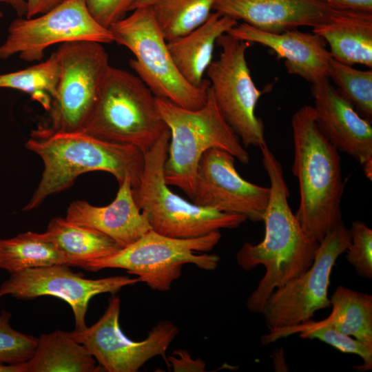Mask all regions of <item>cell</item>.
Masks as SVG:
<instances>
[{
    "mask_svg": "<svg viewBox=\"0 0 372 372\" xmlns=\"http://www.w3.org/2000/svg\"><path fill=\"white\" fill-rule=\"evenodd\" d=\"M65 218L104 234L121 248L152 230L136 203L129 178L118 185L116 197L109 205L99 207L86 200H74L69 205Z\"/></svg>",
    "mask_w": 372,
    "mask_h": 372,
    "instance_id": "19",
    "label": "cell"
},
{
    "mask_svg": "<svg viewBox=\"0 0 372 372\" xmlns=\"http://www.w3.org/2000/svg\"><path fill=\"white\" fill-rule=\"evenodd\" d=\"M304 339H317L344 353L359 355L364 364L357 366V370L367 371L372 369V349L353 338L329 327H319L299 333Z\"/></svg>",
    "mask_w": 372,
    "mask_h": 372,
    "instance_id": "31",
    "label": "cell"
},
{
    "mask_svg": "<svg viewBox=\"0 0 372 372\" xmlns=\"http://www.w3.org/2000/svg\"><path fill=\"white\" fill-rule=\"evenodd\" d=\"M139 282L138 278L123 276L88 279L74 273L67 265L28 269L12 274L0 287V298L12 295L28 300L42 296H52L65 301L71 307L75 330L87 327L85 316L90 300L96 295H112L124 287Z\"/></svg>",
    "mask_w": 372,
    "mask_h": 372,
    "instance_id": "14",
    "label": "cell"
},
{
    "mask_svg": "<svg viewBox=\"0 0 372 372\" xmlns=\"http://www.w3.org/2000/svg\"><path fill=\"white\" fill-rule=\"evenodd\" d=\"M220 231L192 238H176L150 230L130 245L105 257L87 262L83 268L96 271L106 268L123 269L136 275L139 282L159 291H167L182 274L185 264L214 271L220 257L208 254L219 242Z\"/></svg>",
    "mask_w": 372,
    "mask_h": 372,
    "instance_id": "8",
    "label": "cell"
},
{
    "mask_svg": "<svg viewBox=\"0 0 372 372\" xmlns=\"http://www.w3.org/2000/svg\"><path fill=\"white\" fill-rule=\"evenodd\" d=\"M351 242L344 253L346 260L356 273L364 278H372V230L364 223L355 220L349 228Z\"/></svg>",
    "mask_w": 372,
    "mask_h": 372,
    "instance_id": "30",
    "label": "cell"
},
{
    "mask_svg": "<svg viewBox=\"0 0 372 372\" xmlns=\"http://www.w3.org/2000/svg\"><path fill=\"white\" fill-rule=\"evenodd\" d=\"M350 242L349 229L342 222L320 242L311 266L272 292L260 313L269 331L305 322L317 311L331 307L328 297L331 273Z\"/></svg>",
    "mask_w": 372,
    "mask_h": 372,
    "instance_id": "12",
    "label": "cell"
},
{
    "mask_svg": "<svg viewBox=\"0 0 372 372\" xmlns=\"http://www.w3.org/2000/svg\"><path fill=\"white\" fill-rule=\"evenodd\" d=\"M332 311L320 321L309 320L294 326L269 331L260 337L266 345L297 333L319 327H329L353 336L372 349V296L352 289L338 286L329 298Z\"/></svg>",
    "mask_w": 372,
    "mask_h": 372,
    "instance_id": "20",
    "label": "cell"
},
{
    "mask_svg": "<svg viewBox=\"0 0 372 372\" xmlns=\"http://www.w3.org/2000/svg\"><path fill=\"white\" fill-rule=\"evenodd\" d=\"M337 90L354 107L358 113L371 123L372 70H360L331 59L327 70Z\"/></svg>",
    "mask_w": 372,
    "mask_h": 372,
    "instance_id": "28",
    "label": "cell"
},
{
    "mask_svg": "<svg viewBox=\"0 0 372 372\" xmlns=\"http://www.w3.org/2000/svg\"><path fill=\"white\" fill-rule=\"evenodd\" d=\"M57 51L44 61L23 70L1 74L0 87L25 92L47 111L55 97L60 77Z\"/></svg>",
    "mask_w": 372,
    "mask_h": 372,
    "instance_id": "27",
    "label": "cell"
},
{
    "mask_svg": "<svg viewBox=\"0 0 372 372\" xmlns=\"http://www.w3.org/2000/svg\"><path fill=\"white\" fill-rule=\"evenodd\" d=\"M0 79H1V74H0ZM1 88V87H0Z\"/></svg>",
    "mask_w": 372,
    "mask_h": 372,
    "instance_id": "39",
    "label": "cell"
},
{
    "mask_svg": "<svg viewBox=\"0 0 372 372\" xmlns=\"http://www.w3.org/2000/svg\"><path fill=\"white\" fill-rule=\"evenodd\" d=\"M60 264L66 265L60 252L43 233L29 231L10 238H0V268L10 275Z\"/></svg>",
    "mask_w": 372,
    "mask_h": 372,
    "instance_id": "25",
    "label": "cell"
},
{
    "mask_svg": "<svg viewBox=\"0 0 372 372\" xmlns=\"http://www.w3.org/2000/svg\"><path fill=\"white\" fill-rule=\"evenodd\" d=\"M260 149L270 189L262 221L265 234L258 244L243 243L236 258L238 265L247 271L260 265L265 267L264 276L246 302L250 312L260 314L276 289L299 277L311 266L320 243L303 230L292 212L282 164L267 143Z\"/></svg>",
    "mask_w": 372,
    "mask_h": 372,
    "instance_id": "1",
    "label": "cell"
},
{
    "mask_svg": "<svg viewBox=\"0 0 372 372\" xmlns=\"http://www.w3.org/2000/svg\"><path fill=\"white\" fill-rule=\"evenodd\" d=\"M311 92L315 120L320 132L339 152L358 162L366 177L371 180V123L358 113L328 78L312 83Z\"/></svg>",
    "mask_w": 372,
    "mask_h": 372,
    "instance_id": "16",
    "label": "cell"
},
{
    "mask_svg": "<svg viewBox=\"0 0 372 372\" xmlns=\"http://www.w3.org/2000/svg\"><path fill=\"white\" fill-rule=\"evenodd\" d=\"M156 103L170 132L164 165L168 185L177 187L192 199L199 161L211 149L225 150L242 164L249 163L247 149L223 116L210 86L206 103L197 110L157 97Z\"/></svg>",
    "mask_w": 372,
    "mask_h": 372,
    "instance_id": "4",
    "label": "cell"
},
{
    "mask_svg": "<svg viewBox=\"0 0 372 372\" xmlns=\"http://www.w3.org/2000/svg\"><path fill=\"white\" fill-rule=\"evenodd\" d=\"M227 33L240 40L271 49L278 58L285 60L289 74L298 75L311 84L328 78L327 70L332 57L326 48V41L320 35L297 29L278 33L267 32L243 22Z\"/></svg>",
    "mask_w": 372,
    "mask_h": 372,
    "instance_id": "18",
    "label": "cell"
},
{
    "mask_svg": "<svg viewBox=\"0 0 372 372\" xmlns=\"http://www.w3.org/2000/svg\"><path fill=\"white\" fill-rule=\"evenodd\" d=\"M0 372H23V363H20V364L0 363Z\"/></svg>",
    "mask_w": 372,
    "mask_h": 372,
    "instance_id": "37",
    "label": "cell"
},
{
    "mask_svg": "<svg viewBox=\"0 0 372 372\" xmlns=\"http://www.w3.org/2000/svg\"><path fill=\"white\" fill-rule=\"evenodd\" d=\"M44 165L40 181L23 211L37 208L50 196L69 188L81 174H112L118 185L126 178L133 191L140 185L144 153L136 147L106 141L83 132H52L40 127L25 143Z\"/></svg>",
    "mask_w": 372,
    "mask_h": 372,
    "instance_id": "2",
    "label": "cell"
},
{
    "mask_svg": "<svg viewBox=\"0 0 372 372\" xmlns=\"http://www.w3.org/2000/svg\"><path fill=\"white\" fill-rule=\"evenodd\" d=\"M27 13L25 17L31 18L41 14L55 7L64 0H26Z\"/></svg>",
    "mask_w": 372,
    "mask_h": 372,
    "instance_id": "35",
    "label": "cell"
},
{
    "mask_svg": "<svg viewBox=\"0 0 372 372\" xmlns=\"http://www.w3.org/2000/svg\"><path fill=\"white\" fill-rule=\"evenodd\" d=\"M312 32L328 43L333 59L372 68V13L344 11Z\"/></svg>",
    "mask_w": 372,
    "mask_h": 372,
    "instance_id": "22",
    "label": "cell"
},
{
    "mask_svg": "<svg viewBox=\"0 0 372 372\" xmlns=\"http://www.w3.org/2000/svg\"><path fill=\"white\" fill-rule=\"evenodd\" d=\"M292 172L297 178L300 205L296 214L303 230L319 243L342 223L344 184L339 152L318 129L313 107L303 105L291 120Z\"/></svg>",
    "mask_w": 372,
    "mask_h": 372,
    "instance_id": "3",
    "label": "cell"
},
{
    "mask_svg": "<svg viewBox=\"0 0 372 372\" xmlns=\"http://www.w3.org/2000/svg\"><path fill=\"white\" fill-rule=\"evenodd\" d=\"M120 298L114 294L99 320L83 330H74L70 335L83 345L108 372H136L150 359L161 355L167 364L166 351L179 332L170 320H161L141 341H134L123 334L119 324Z\"/></svg>",
    "mask_w": 372,
    "mask_h": 372,
    "instance_id": "13",
    "label": "cell"
},
{
    "mask_svg": "<svg viewBox=\"0 0 372 372\" xmlns=\"http://www.w3.org/2000/svg\"><path fill=\"white\" fill-rule=\"evenodd\" d=\"M169 138V130L144 154L140 185L133 191L152 230L168 237L192 238L221 229H235L245 223L244 216L197 205L169 189L164 177Z\"/></svg>",
    "mask_w": 372,
    "mask_h": 372,
    "instance_id": "6",
    "label": "cell"
},
{
    "mask_svg": "<svg viewBox=\"0 0 372 372\" xmlns=\"http://www.w3.org/2000/svg\"><path fill=\"white\" fill-rule=\"evenodd\" d=\"M237 24L236 20L214 12L198 28L167 42L175 65L188 83L200 87L209 81L203 76L212 62L215 43Z\"/></svg>",
    "mask_w": 372,
    "mask_h": 372,
    "instance_id": "21",
    "label": "cell"
},
{
    "mask_svg": "<svg viewBox=\"0 0 372 372\" xmlns=\"http://www.w3.org/2000/svg\"><path fill=\"white\" fill-rule=\"evenodd\" d=\"M236 158L220 149L205 152L198 165L192 202L219 211L262 222L270 189L250 183L235 167Z\"/></svg>",
    "mask_w": 372,
    "mask_h": 372,
    "instance_id": "15",
    "label": "cell"
},
{
    "mask_svg": "<svg viewBox=\"0 0 372 372\" xmlns=\"http://www.w3.org/2000/svg\"><path fill=\"white\" fill-rule=\"evenodd\" d=\"M215 0H151L147 4L167 42L182 37L209 17ZM146 6V5H145Z\"/></svg>",
    "mask_w": 372,
    "mask_h": 372,
    "instance_id": "26",
    "label": "cell"
},
{
    "mask_svg": "<svg viewBox=\"0 0 372 372\" xmlns=\"http://www.w3.org/2000/svg\"><path fill=\"white\" fill-rule=\"evenodd\" d=\"M216 43L219 57L206 71L216 103L242 145L260 147L266 143L265 126L255 110L263 91L256 87L246 60L250 43L225 33Z\"/></svg>",
    "mask_w": 372,
    "mask_h": 372,
    "instance_id": "10",
    "label": "cell"
},
{
    "mask_svg": "<svg viewBox=\"0 0 372 372\" xmlns=\"http://www.w3.org/2000/svg\"><path fill=\"white\" fill-rule=\"evenodd\" d=\"M169 131L156 97L136 75L110 66L94 110L82 132L144 154Z\"/></svg>",
    "mask_w": 372,
    "mask_h": 372,
    "instance_id": "5",
    "label": "cell"
},
{
    "mask_svg": "<svg viewBox=\"0 0 372 372\" xmlns=\"http://www.w3.org/2000/svg\"><path fill=\"white\" fill-rule=\"evenodd\" d=\"M87 8L103 27L109 29L132 10L137 0H85Z\"/></svg>",
    "mask_w": 372,
    "mask_h": 372,
    "instance_id": "32",
    "label": "cell"
},
{
    "mask_svg": "<svg viewBox=\"0 0 372 372\" xmlns=\"http://www.w3.org/2000/svg\"><path fill=\"white\" fill-rule=\"evenodd\" d=\"M1 3L9 5L16 12L18 17H25L27 13L26 0H0ZM3 16V12L0 8V19Z\"/></svg>",
    "mask_w": 372,
    "mask_h": 372,
    "instance_id": "36",
    "label": "cell"
},
{
    "mask_svg": "<svg viewBox=\"0 0 372 372\" xmlns=\"http://www.w3.org/2000/svg\"><path fill=\"white\" fill-rule=\"evenodd\" d=\"M43 234L53 243L68 266L83 268L87 262L121 248L104 234L62 217L52 218Z\"/></svg>",
    "mask_w": 372,
    "mask_h": 372,
    "instance_id": "23",
    "label": "cell"
},
{
    "mask_svg": "<svg viewBox=\"0 0 372 372\" xmlns=\"http://www.w3.org/2000/svg\"><path fill=\"white\" fill-rule=\"evenodd\" d=\"M174 372H204L206 364L200 358L194 359L189 352L184 349H177L167 358Z\"/></svg>",
    "mask_w": 372,
    "mask_h": 372,
    "instance_id": "33",
    "label": "cell"
},
{
    "mask_svg": "<svg viewBox=\"0 0 372 372\" xmlns=\"http://www.w3.org/2000/svg\"><path fill=\"white\" fill-rule=\"evenodd\" d=\"M132 11L109 29L114 42L134 54L130 65L136 76L157 98L186 109L202 107L207 99L209 81L200 87L188 83L175 65L149 6H138Z\"/></svg>",
    "mask_w": 372,
    "mask_h": 372,
    "instance_id": "7",
    "label": "cell"
},
{
    "mask_svg": "<svg viewBox=\"0 0 372 372\" xmlns=\"http://www.w3.org/2000/svg\"><path fill=\"white\" fill-rule=\"evenodd\" d=\"M60 77L50 112L52 132H82L99 96L111 66L102 43L79 41L61 44L56 50Z\"/></svg>",
    "mask_w": 372,
    "mask_h": 372,
    "instance_id": "9",
    "label": "cell"
},
{
    "mask_svg": "<svg viewBox=\"0 0 372 372\" xmlns=\"http://www.w3.org/2000/svg\"><path fill=\"white\" fill-rule=\"evenodd\" d=\"M150 1L151 0H137L133 6L132 10L138 6L147 5Z\"/></svg>",
    "mask_w": 372,
    "mask_h": 372,
    "instance_id": "38",
    "label": "cell"
},
{
    "mask_svg": "<svg viewBox=\"0 0 372 372\" xmlns=\"http://www.w3.org/2000/svg\"><path fill=\"white\" fill-rule=\"evenodd\" d=\"M11 314L4 309L0 313V363L20 364L33 355L38 338L12 328Z\"/></svg>",
    "mask_w": 372,
    "mask_h": 372,
    "instance_id": "29",
    "label": "cell"
},
{
    "mask_svg": "<svg viewBox=\"0 0 372 372\" xmlns=\"http://www.w3.org/2000/svg\"><path fill=\"white\" fill-rule=\"evenodd\" d=\"M79 41L103 44L114 42V38L110 29L92 17L85 0H64L41 14L13 20L0 45V59L18 54L25 61H39L49 47Z\"/></svg>",
    "mask_w": 372,
    "mask_h": 372,
    "instance_id": "11",
    "label": "cell"
},
{
    "mask_svg": "<svg viewBox=\"0 0 372 372\" xmlns=\"http://www.w3.org/2000/svg\"><path fill=\"white\" fill-rule=\"evenodd\" d=\"M336 9L372 13V0H320Z\"/></svg>",
    "mask_w": 372,
    "mask_h": 372,
    "instance_id": "34",
    "label": "cell"
},
{
    "mask_svg": "<svg viewBox=\"0 0 372 372\" xmlns=\"http://www.w3.org/2000/svg\"><path fill=\"white\" fill-rule=\"evenodd\" d=\"M23 372H96L102 368L81 344L61 330L42 334Z\"/></svg>",
    "mask_w": 372,
    "mask_h": 372,
    "instance_id": "24",
    "label": "cell"
},
{
    "mask_svg": "<svg viewBox=\"0 0 372 372\" xmlns=\"http://www.w3.org/2000/svg\"><path fill=\"white\" fill-rule=\"evenodd\" d=\"M213 10L271 32L318 27L343 12L320 0H215ZM349 11V10H348Z\"/></svg>",
    "mask_w": 372,
    "mask_h": 372,
    "instance_id": "17",
    "label": "cell"
}]
</instances>
